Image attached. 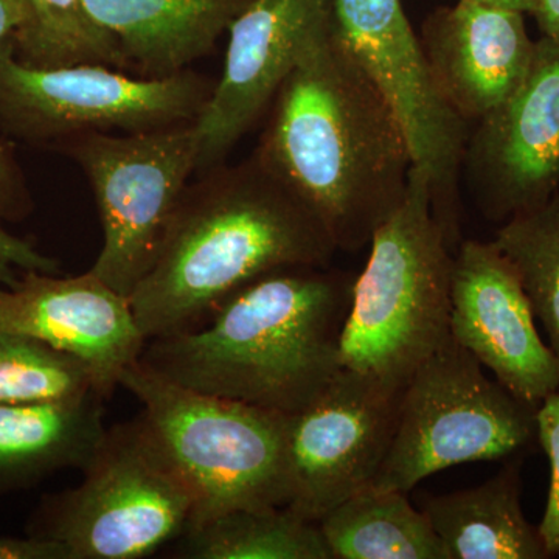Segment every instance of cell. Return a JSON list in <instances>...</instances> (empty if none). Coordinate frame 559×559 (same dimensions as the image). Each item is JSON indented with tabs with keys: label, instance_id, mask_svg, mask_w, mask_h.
I'll return each mask as SVG.
<instances>
[{
	"label": "cell",
	"instance_id": "obj_17",
	"mask_svg": "<svg viewBox=\"0 0 559 559\" xmlns=\"http://www.w3.org/2000/svg\"><path fill=\"white\" fill-rule=\"evenodd\" d=\"M253 0H83L119 43L128 66L165 79L209 55Z\"/></svg>",
	"mask_w": 559,
	"mask_h": 559
},
{
	"label": "cell",
	"instance_id": "obj_9",
	"mask_svg": "<svg viewBox=\"0 0 559 559\" xmlns=\"http://www.w3.org/2000/svg\"><path fill=\"white\" fill-rule=\"evenodd\" d=\"M213 86L193 70L132 79L100 64L31 68L11 53L0 60V128L53 148L86 132L167 130L197 121Z\"/></svg>",
	"mask_w": 559,
	"mask_h": 559
},
{
	"label": "cell",
	"instance_id": "obj_5",
	"mask_svg": "<svg viewBox=\"0 0 559 559\" xmlns=\"http://www.w3.org/2000/svg\"><path fill=\"white\" fill-rule=\"evenodd\" d=\"M120 385L193 492L189 530L230 510L286 507L288 417L186 388L140 360Z\"/></svg>",
	"mask_w": 559,
	"mask_h": 559
},
{
	"label": "cell",
	"instance_id": "obj_30",
	"mask_svg": "<svg viewBox=\"0 0 559 559\" xmlns=\"http://www.w3.org/2000/svg\"><path fill=\"white\" fill-rule=\"evenodd\" d=\"M533 16L543 36L559 44V0H538Z\"/></svg>",
	"mask_w": 559,
	"mask_h": 559
},
{
	"label": "cell",
	"instance_id": "obj_27",
	"mask_svg": "<svg viewBox=\"0 0 559 559\" xmlns=\"http://www.w3.org/2000/svg\"><path fill=\"white\" fill-rule=\"evenodd\" d=\"M32 212L24 176L9 143L0 140V221H21Z\"/></svg>",
	"mask_w": 559,
	"mask_h": 559
},
{
	"label": "cell",
	"instance_id": "obj_2",
	"mask_svg": "<svg viewBox=\"0 0 559 559\" xmlns=\"http://www.w3.org/2000/svg\"><path fill=\"white\" fill-rule=\"evenodd\" d=\"M336 252L318 215L253 153L187 186L130 305L146 341L200 330L261 275L330 266Z\"/></svg>",
	"mask_w": 559,
	"mask_h": 559
},
{
	"label": "cell",
	"instance_id": "obj_1",
	"mask_svg": "<svg viewBox=\"0 0 559 559\" xmlns=\"http://www.w3.org/2000/svg\"><path fill=\"white\" fill-rule=\"evenodd\" d=\"M253 153L355 252L400 209L414 168L395 110L333 32H320L272 100Z\"/></svg>",
	"mask_w": 559,
	"mask_h": 559
},
{
	"label": "cell",
	"instance_id": "obj_19",
	"mask_svg": "<svg viewBox=\"0 0 559 559\" xmlns=\"http://www.w3.org/2000/svg\"><path fill=\"white\" fill-rule=\"evenodd\" d=\"M521 462L477 487L430 496L423 511L451 559L549 558L521 506Z\"/></svg>",
	"mask_w": 559,
	"mask_h": 559
},
{
	"label": "cell",
	"instance_id": "obj_24",
	"mask_svg": "<svg viewBox=\"0 0 559 559\" xmlns=\"http://www.w3.org/2000/svg\"><path fill=\"white\" fill-rule=\"evenodd\" d=\"M100 393L94 374L68 353L24 334L0 331V404Z\"/></svg>",
	"mask_w": 559,
	"mask_h": 559
},
{
	"label": "cell",
	"instance_id": "obj_6",
	"mask_svg": "<svg viewBox=\"0 0 559 559\" xmlns=\"http://www.w3.org/2000/svg\"><path fill=\"white\" fill-rule=\"evenodd\" d=\"M193 492L139 417L106 429L76 487L44 495L25 535L69 559H139L186 535Z\"/></svg>",
	"mask_w": 559,
	"mask_h": 559
},
{
	"label": "cell",
	"instance_id": "obj_7",
	"mask_svg": "<svg viewBox=\"0 0 559 559\" xmlns=\"http://www.w3.org/2000/svg\"><path fill=\"white\" fill-rule=\"evenodd\" d=\"M536 409L489 380L451 337L404 388L395 436L371 488L409 492L441 469L520 454L536 440Z\"/></svg>",
	"mask_w": 559,
	"mask_h": 559
},
{
	"label": "cell",
	"instance_id": "obj_15",
	"mask_svg": "<svg viewBox=\"0 0 559 559\" xmlns=\"http://www.w3.org/2000/svg\"><path fill=\"white\" fill-rule=\"evenodd\" d=\"M0 331L24 334L80 359L108 400L146 340L130 299L86 272L76 277L24 272L0 289Z\"/></svg>",
	"mask_w": 559,
	"mask_h": 559
},
{
	"label": "cell",
	"instance_id": "obj_11",
	"mask_svg": "<svg viewBox=\"0 0 559 559\" xmlns=\"http://www.w3.org/2000/svg\"><path fill=\"white\" fill-rule=\"evenodd\" d=\"M403 390L342 369L318 399L288 417L286 509L319 522L371 487L395 436Z\"/></svg>",
	"mask_w": 559,
	"mask_h": 559
},
{
	"label": "cell",
	"instance_id": "obj_4",
	"mask_svg": "<svg viewBox=\"0 0 559 559\" xmlns=\"http://www.w3.org/2000/svg\"><path fill=\"white\" fill-rule=\"evenodd\" d=\"M353 286L341 341L344 369L406 388L415 370L451 340L452 250L433 218L428 176L411 171L400 209L370 241Z\"/></svg>",
	"mask_w": 559,
	"mask_h": 559
},
{
	"label": "cell",
	"instance_id": "obj_22",
	"mask_svg": "<svg viewBox=\"0 0 559 559\" xmlns=\"http://www.w3.org/2000/svg\"><path fill=\"white\" fill-rule=\"evenodd\" d=\"M14 57L36 69L80 64L130 68L119 43L92 20L83 0H22Z\"/></svg>",
	"mask_w": 559,
	"mask_h": 559
},
{
	"label": "cell",
	"instance_id": "obj_20",
	"mask_svg": "<svg viewBox=\"0 0 559 559\" xmlns=\"http://www.w3.org/2000/svg\"><path fill=\"white\" fill-rule=\"evenodd\" d=\"M407 492L366 488L318 522L331 559H451Z\"/></svg>",
	"mask_w": 559,
	"mask_h": 559
},
{
	"label": "cell",
	"instance_id": "obj_26",
	"mask_svg": "<svg viewBox=\"0 0 559 559\" xmlns=\"http://www.w3.org/2000/svg\"><path fill=\"white\" fill-rule=\"evenodd\" d=\"M20 271L60 274V264L40 253L32 242L10 234L0 221V289L16 285Z\"/></svg>",
	"mask_w": 559,
	"mask_h": 559
},
{
	"label": "cell",
	"instance_id": "obj_18",
	"mask_svg": "<svg viewBox=\"0 0 559 559\" xmlns=\"http://www.w3.org/2000/svg\"><path fill=\"white\" fill-rule=\"evenodd\" d=\"M103 396L0 404V499L86 468L106 433Z\"/></svg>",
	"mask_w": 559,
	"mask_h": 559
},
{
	"label": "cell",
	"instance_id": "obj_21",
	"mask_svg": "<svg viewBox=\"0 0 559 559\" xmlns=\"http://www.w3.org/2000/svg\"><path fill=\"white\" fill-rule=\"evenodd\" d=\"M178 540L179 558L331 559L318 522L286 507L226 511Z\"/></svg>",
	"mask_w": 559,
	"mask_h": 559
},
{
	"label": "cell",
	"instance_id": "obj_13",
	"mask_svg": "<svg viewBox=\"0 0 559 559\" xmlns=\"http://www.w3.org/2000/svg\"><path fill=\"white\" fill-rule=\"evenodd\" d=\"M331 25L333 0H253L231 22L223 75L194 121L200 175L224 164L270 109L308 44Z\"/></svg>",
	"mask_w": 559,
	"mask_h": 559
},
{
	"label": "cell",
	"instance_id": "obj_8",
	"mask_svg": "<svg viewBox=\"0 0 559 559\" xmlns=\"http://www.w3.org/2000/svg\"><path fill=\"white\" fill-rule=\"evenodd\" d=\"M57 150L80 165L97 201L103 248L91 272L130 299L156 261L173 213L198 173L197 124L124 135L86 132Z\"/></svg>",
	"mask_w": 559,
	"mask_h": 559
},
{
	"label": "cell",
	"instance_id": "obj_10",
	"mask_svg": "<svg viewBox=\"0 0 559 559\" xmlns=\"http://www.w3.org/2000/svg\"><path fill=\"white\" fill-rule=\"evenodd\" d=\"M333 32L395 110L414 167L428 176L433 218L450 249H457L459 179L469 124L437 91L403 2L333 0Z\"/></svg>",
	"mask_w": 559,
	"mask_h": 559
},
{
	"label": "cell",
	"instance_id": "obj_16",
	"mask_svg": "<svg viewBox=\"0 0 559 559\" xmlns=\"http://www.w3.org/2000/svg\"><path fill=\"white\" fill-rule=\"evenodd\" d=\"M419 43L441 98L468 124L520 90L536 47L524 13L476 0L430 13Z\"/></svg>",
	"mask_w": 559,
	"mask_h": 559
},
{
	"label": "cell",
	"instance_id": "obj_23",
	"mask_svg": "<svg viewBox=\"0 0 559 559\" xmlns=\"http://www.w3.org/2000/svg\"><path fill=\"white\" fill-rule=\"evenodd\" d=\"M491 242L516 272L559 359V193L506 221Z\"/></svg>",
	"mask_w": 559,
	"mask_h": 559
},
{
	"label": "cell",
	"instance_id": "obj_3",
	"mask_svg": "<svg viewBox=\"0 0 559 559\" xmlns=\"http://www.w3.org/2000/svg\"><path fill=\"white\" fill-rule=\"evenodd\" d=\"M355 280L330 266L267 272L202 329L146 341L139 360L186 388L290 417L344 369Z\"/></svg>",
	"mask_w": 559,
	"mask_h": 559
},
{
	"label": "cell",
	"instance_id": "obj_12",
	"mask_svg": "<svg viewBox=\"0 0 559 559\" xmlns=\"http://www.w3.org/2000/svg\"><path fill=\"white\" fill-rule=\"evenodd\" d=\"M462 171L477 207L506 223L559 189V44L536 40L527 79L469 130Z\"/></svg>",
	"mask_w": 559,
	"mask_h": 559
},
{
	"label": "cell",
	"instance_id": "obj_31",
	"mask_svg": "<svg viewBox=\"0 0 559 559\" xmlns=\"http://www.w3.org/2000/svg\"><path fill=\"white\" fill-rule=\"evenodd\" d=\"M476 2L488 3V5L500 7V9L521 11L524 14H533L538 0H476Z\"/></svg>",
	"mask_w": 559,
	"mask_h": 559
},
{
	"label": "cell",
	"instance_id": "obj_14",
	"mask_svg": "<svg viewBox=\"0 0 559 559\" xmlns=\"http://www.w3.org/2000/svg\"><path fill=\"white\" fill-rule=\"evenodd\" d=\"M451 337L524 403L538 407L559 390V359L540 340L516 272L491 241H462L452 260Z\"/></svg>",
	"mask_w": 559,
	"mask_h": 559
},
{
	"label": "cell",
	"instance_id": "obj_29",
	"mask_svg": "<svg viewBox=\"0 0 559 559\" xmlns=\"http://www.w3.org/2000/svg\"><path fill=\"white\" fill-rule=\"evenodd\" d=\"M22 20V0H0V60L14 53V36Z\"/></svg>",
	"mask_w": 559,
	"mask_h": 559
},
{
	"label": "cell",
	"instance_id": "obj_25",
	"mask_svg": "<svg viewBox=\"0 0 559 559\" xmlns=\"http://www.w3.org/2000/svg\"><path fill=\"white\" fill-rule=\"evenodd\" d=\"M536 440L550 460L549 499L539 524V535L549 558L559 557V390L536 409Z\"/></svg>",
	"mask_w": 559,
	"mask_h": 559
},
{
	"label": "cell",
	"instance_id": "obj_28",
	"mask_svg": "<svg viewBox=\"0 0 559 559\" xmlns=\"http://www.w3.org/2000/svg\"><path fill=\"white\" fill-rule=\"evenodd\" d=\"M0 559H69L68 550L51 540L0 536Z\"/></svg>",
	"mask_w": 559,
	"mask_h": 559
}]
</instances>
